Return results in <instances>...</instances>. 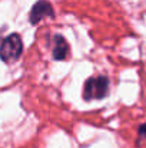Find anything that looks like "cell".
Returning a JSON list of instances; mask_svg holds the SVG:
<instances>
[{
    "label": "cell",
    "mask_w": 146,
    "mask_h": 148,
    "mask_svg": "<svg viewBox=\"0 0 146 148\" xmlns=\"http://www.w3.org/2000/svg\"><path fill=\"white\" fill-rule=\"evenodd\" d=\"M138 134H139V138H146V124H143V125L139 127Z\"/></svg>",
    "instance_id": "5"
},
{
    "label": "cell",
    "mask_w": 146,
    "mask_h": 148,
    "mask_svg": "<svg viewBox=\"0 0 146 148\" xmlns=\"http://www.w3.org/2000/svg\"><path fill=\"white\" fill-rule=\"evenodd\" d=\"M54 17V10L52 7V4L49 3L48 0H39L30 10V14H29V20L32 25H37L43 17Z\"/></svg>",
    "instance_id": "3"
},
{
    "label": "cell",
    "mask_w": 146,
    "mask_h": 148,
    "mask_svg": "<svg viewBox=\"0 0 146 148\" xmlns=\"http://www.w3.org/2000/svg\"><path fill=\"white\" fill-rule=\"evenodd\" d=\"M23 52V43L17 33H12L4 38V40L0 45V59L3 62L12 63L16 62Z\"/></svg>",
    "instance_id": "1"
},
{
    "label": "cell",
    "mask_w": 146,
    "mask_h": 148,
    "mask_svg": "<svg viewBox=\"0 0 146 148\" xmlns=\"http://www.w3.org/2000/svg\"><path fill=\"white\" fill-rule=\"evenodd\" d=\"M53 43H54V46H53V59L63 60V59H66L69 56L70 48H69L66 39L62 35H56L53 38Z\"/></svg>",
    "instance_id": "4"
},
{
    "label": "cell",
    "mask_w": 146,
    "mask_h": 148,
    "mask_svg": "<svg viewBox=\"0 0 146 148\" xmlns=\"http://www.w3.org/2000/svg\"><path fill=\"white\" fill-rule=\"evenodd\" d=\"M109 92V79L106 76H95L89 78L85 84L83 98L86 101L103 99Z\"/></svg>",
    "instance_id": "2"
}]
</instances>
